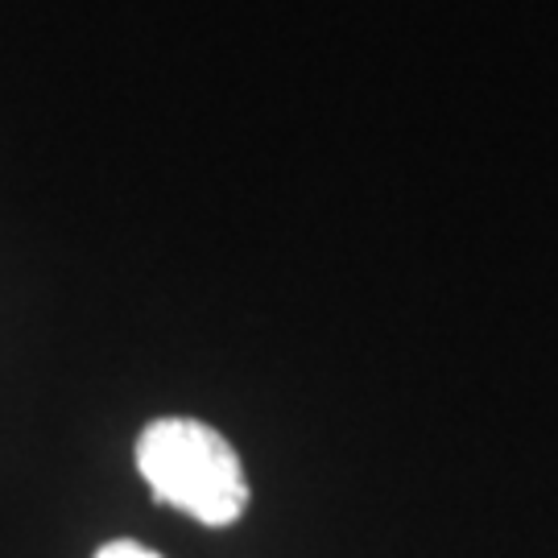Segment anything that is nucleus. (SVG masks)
<instances>
[{
  "mask_svg": "<svg viewBox=\"0 0 558 558\" xmlns=\"http://www.w3.org/2000/svg\"><path fill=\"white\" fill-rule=\"evenodd\" d=\"M96 558H161V555H154V550H149V546H141V542L117 538V542H108V546H100Z\"/></svg>",
  "mask_w": 558,
  "mask_h": 558,
  "instance_id": "obj_2",
  "label": "nucleus"
},
{
  "mask_svg": "<svg viewBox=\"0 0 558 558\" xmlns=\"http://www.w3.org/2000/svg\"><path fill=\"white\" fill-rule=\"evenodd\" d=\"M137 468L161 505H174L211 530L232 525L248 505V480L240 456L207 422H149L137 439Z\"/></svg>",
  "mask_w": 558,
  "mask_h": 558,
  "instance_id": "obj_1",
  "label": "nucleus"
}]
</instances>
